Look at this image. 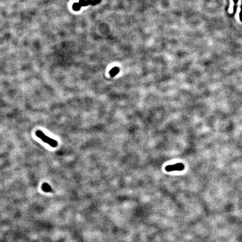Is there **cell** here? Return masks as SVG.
Returning <instances> with one entry per match:
<instances>
[{
  "label": "cell",
  "instance_id": "obj_1",
  "mask_svg": "<svg viewBox=\"0 0 242 242\" xmlns=\"http://www.w3.org/2000/svg\"><path fill=\"white\" fill-rule=\"evenodd\" d=\"M35 134H36V136H37L38 137L40 138L44 142L47 143L51 146H52L53 147H56L57 146L58 143L57 141L55 140H53V139H52V138H50L49 137H48L42 131H41L40 130L37 131L36 132H35Z\"/></svg>",
  "mask_w": 242,
  "mask_h": 242
},
{
  "label": "cell",
  "instance_id": "obj_2",
  "mask_svg": "<svg viewBox=\"0 0 242 242\" xmlns=\"http://www.w3.org/2000/svg\"><path fill=\"white\" fill-rule=\"evenodd\" d=\"M185 165L182 163H177L175 164L169 165L166 166L165 168L167 172H173V171H182L185 169Z\"/></svg>",
  "mask_w": 242,
  "mask_h": 242
},
{
  "label": "cell",
  "instance_id": "obj_3",
  "mask_svg": "<svg viewBox=\"0 0 242 242\" xmlns=\"http://www.w3.org/2000/svg\"><path fill=\"white\" fill-rule=\"evenodd\" d=\"M119 72V69L117 67H114L110 71V75L111 77H114L115 75H117Z\"/></svg>",
  "mask_w": 242,
  "mask_h": 242
},
{
  "label": "cell",
  "instance_id": "obj_4",
  "mask_svg": "<svg viewBox=\"0 0 242 242\" xmlns=\"http://www.w3.org/2000/svg\"><path fill=\"white\" fill-rule=\"evenodd\" d=\"M43 187V188H45V189H44V190H46V191H47V190H48V191H49V190L50 191V190H51L50 186H49L47 183H44V184Z\"/></svg>",
  "mask_w": 242,
  "mask_h": 242
}]
</instances>
